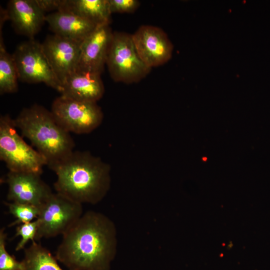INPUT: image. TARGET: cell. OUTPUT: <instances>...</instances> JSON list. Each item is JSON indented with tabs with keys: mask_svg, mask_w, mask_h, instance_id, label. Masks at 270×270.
I'll return each mask as SVG.
<instances>
[{
	"mask_svg": "<svg viewBox=\"0 0 270 270\" xmlns=\"http://www.w3.org/2000/svg\"><path fill=\"white\" fill-rule=\"evenodd\" d=\"M54 34L82 42L96 27L92 22L66 10L53 12L46 16Z\"/></svg>",
	"mask_w": 270,
	"mask_h": 270,
	"instance_id": "obj_15",
	"label": "cell"
},
{
	"mask_svg": "<svg viewBox=\"0 0 270 270\" xmlns=\"http://www.w3.org/2000/svg\"><path fill=\"white\" fill-rule=\"evenodd\" d=\"M106 65L114 81L126 84L138 82L152 69L140 57L132 34L118 32H114Z\"/></svg>",
	"mask_w": 270,
	"mask_h": 270,
	"instance_id": "obj_5",
	"label": "cell"
},
{
	"mask_svg": "<svg viewBox=\"0 0 270 270\" xmlns=\"http://www.w3.org/2000/svg\"><path fill=\"white\" fill-rule=\"evenodd\" d=\"M0 36V94L14 93L18 90V70L13 56L6 50Z\"/></svg>",
	"mask_w": 270,
	"mask_h": 270,
	"instance_id": "obj_18",
	"label": "cell"
},
{
	"mask_svg": "<svg viewBox=\"0 0 270 270\" xmlns=\"http://www.w3.org/2000/svg\"><path fill=\"white\" fill-rule=\"evenodd\" d=\"M38 227L36 220L28 222L18 225L16 228L14 237L20 236L21 239L16 246L15 250L19 251L24 250L26 244L29 240L36 241L35 238Z\"/></svg>",
	"mask_w": 270,
	"mask_h": 270,
	"instance_id": "obj_21",
	"label": "cell"
},
{
	"mask_svg": "<svg viewBox=\"0 0 270 270\" xmlns=\"http://www.w3.org/2000/svg\"><path fill=\"white\" fill-rule=\"evenodd\" d=\"M14 121L22 136L45 158L49 168L74 151L75 144L70 133L42 106L34 104L23 108Z\"/></svg>",
	"mask_w": 270,
	"mask_h": 270,
	"instance_id": "obj_3",
	"label": "cell"
},
{
	"mask_svg": "<svg viewBox=\"0 0 270 270\" xmlns=\"http://www.w3.org/2000/svg\"><path fill=\"white\" fill-rule=\"evenodd\" d=\"M9 114L0 118V159L9 171L31 172L41 174L47 165L45 158L26 144L16 132Z\"/></svg>",
	"mask_w": 270,
	"mask_h": 270,
	"instance_id": "obj_4",
	"label": "cell"
},
{
	"mask_svg": "<svg viewBox=\"0 0 270 270\" xmlns=\"http://www.w3.org/2000/svg\"><path fill=\"white\" fill-rule=\"evenodd\" d=\"M58 10L70 12L96 26L111 22L108 0H59Z\"/></svg>",
	"mask_w": 270,
	"mask_h": 270,
	"instance_id": "obj_16",
	"label": "cell"
},
{
	"mask_svg": "<svg viewBox=\"0 0 270 270\" xmlns=\"http://www.w3.org/2000/svg\"><path fill=\"white\" fill-rule=\"evenodd\" d=\"M104 92L100 74L76 70L64 82L60 93L75 100L96 102Z\"/></svg>",
	"mask_w": 270,
	"mask_h": 270,
	"instance_id": "obj_14",
	"label": "cell"
},
{
	"mask_svg": "<svg viewBox=\"0 0 270 270\" xmlns=\"http://www.w3.org/2000/svg\"><path fill=\"white\" fill-rule=\"evenodd\" d=\"M114 246L110 221L90 211L62 235L55 256L68 270H110Z\"/></svg>",
	"mask_w": 270,
	"mask_h": 270,
	"instance_id": "obj_1",
	"label": "cell"
},
{
	"mask_svg": "<svg viewBox=\"0 0 270 270\" xmlns=\"http://www.w3.org/2000/svg\"><path fill=\"white\" fill-rule=\"evenodd\" d=\"M12 55L20 80L29 84L43 82L61 92L62 84L52 70L42 44L29 39L20 43Z\"/></svg>",
	"mask_w": 270,
	"mask_h": 270,
	"instance_id": "obj_8",
	"label": "cell"
},
{
	"mask_svg": "<svg viewBox=\"0 0 270 270\" xmlns=\"http://www.w3.org/2000/svg\"><path fill=\"white\" fill-rule=\"evenodd\" d=\"M82 215V204L58 192L40 208L35 240L64 234Z\"/></svg>",
	"mask_w": 270,
	"mask_h": 270,
	"instance_id": "obj_6",
	"label": "cell"
},
{
	"mask_svg": "<svg viewBox=\"0 0 270 270\" xmlns=\"http://www.w3.org/2000/svg\"><path fill=\"white\" fill-rule=\"evenodd\" d=\"M5 204L8 206L9 212L16 218L8 224V227L32 222L38 218L40 212V208L30 204L14 202H6Z\"/></svg>",
	"mask_w": 270,
	"mask_h": 270,
	"instance_id": "obj_19",
	"label": "cell"
},
{
	"mask_svg": "<svg viewBox=\"0 0 270 270\" xmlns=\"http://www.w3.org/2000/svg\"><path fill=\"white\" fill-rule=\"evenodd\" d=\"M6 10L15 30L29 39H34L46 22L45 12L36 0H10Z\"/></svg>",
	"mask_w": 270,
	"mask_h": 270,
	"instance_id": "obj_13",
	"label": "cell"
},
{
	"mask_svg": "<svg viewBox=\"0 0 270 270\" xmlns=\"http://www.w3.org/2000/svg\"><path fill=\"white\" fill-rule=\"evenodd\" d=\"M50 111L66 130L76 134L92 132L101 124L104 116L96 102L77 100L62 95L54 100Z\"/></svg>",
	"mask_w": 270,
	"mask_h": 270,
	"instance_id": "obj_7",
	"label": "cell"
},
{
	"mask_svg": "<svg viewBox=\"0 0 270 270\" xmlns=\"http://www.w3.org/2000/svg\"><path fill=\"white\" fill-rule=\"evenodd\" d=\"M40 175L35 172L9 171L5 179L8 186V200L40 208L53 193Z\"/></svg>",
	"mask_w": 270,
	"mask_h": 270,
	"instance_id": "obj_10",
	"label": "cell"
},
{
	"mask_svg": "<svg viewBox=\"0 0 270 270\" xmlns=\"http://www.w3.org/2000/svg\"><path fill=\"white\" fill-rule=\"evenodd\" d=\"M7 234L5 228L0 230V270H24L22 260L18 262L6 248Z\"/></svg>",
	"mask_w": 270,
	"mask_h": 270,
	"instance_id": "obj_20",
	"label": "cell"
},
{
	"mask_svg": "<svg viewBox=\"0 0 270 270\" xmlns=\"http://www.w3.org/2000/svg\"><path fill=\"white\" fill-rule=\"evenodd\" d=\"M40 8L44 12H56L58 8V0H36Z\"/></svg>",
	"mask_w": 270,
	"mask_h": 270,
	"instance_id": "obj_23",
	"label": "cell"
},
{
	"mask_svg": "<svg viewBox=\"0 0 270 270\" xmlns=\"http://www.w3.org/2000/svg\"><path fill=\"white\" fill-rule=\"evenodd\" d=\"M56 256L36 241L24 249V270H63Z\"/></svg>",
	"mask_w": 270,
	"mask_h": 270,
	"instance_id": "obj_17",
	"label": "cell"
},
{
	"mask_svg": "<svg viewBox=\"0 0 270 270\" xmlns=\"http://www.w3.org/2000/svg\"><path fill=\"white\" fill-rule=\"evenodd\" d=\"M50 168L56 176V192L82 204L97 202L110 186V166L88 152L74 151Z\"/></svg>",
	"mask_w": 270,
	"mask_h": 270,
	"instance_id": "obj_2",
	"label": "cell"
},
{
	"mask_svg": "<svg viewBox=\"0 0 270 270\" xmlns=\"http://www.w3.org/2000/svg\"><path fill=\"white\" fill-rule=\"evenodd\" d=\"M108 2L112 14L132 12L140 5V2L136 0H108Z\"/></svg>",
	"mask_w": 270,
	"mask_h": 270,
	"instance_id": "obj_22",
	"label": "cell"
},
{
	"mask_svg": "<svg viewBox=\"0 0 270 270\" xmlns=\"http://www.w3.org/2000/svg\"><path fill=\"white\" fill-rule=\"evenodd\" d=\"M132 36L140 57L150 68L162 65L171 58L173 45L161 28L142 26Z\"/></svg>",
	"mask_w": 270,
	"mask_h": 270,
	"instance_id": "obj_9",
	"label": "cell"
},
{
	"mask_svg": "<svg viewBox=\"0 0 270 270\" xmlns=\"http://www.w3.org/2000/svg\"><path fill=\"white\" fill-rule=\"evenodd\" d=\"M113 34L110 24L97 26L82 43L76 70L101 74Z\"/></svg>",
	"mask_w": 270,
	"mask_h": 270,
	"instance_id": "obj_12",
	"label": "cell"
},
{
	"mask_svg": "<svg viewBox=\"0 0 270 270\" xmlns=\"http://www.w3.org/2000/svg\"><path fill=\"white\" fill-rule=\"evenodd\" d=\"M82 42L54 34L48 36L42 44L62 86L66 79L76 70Z\"/></svg>",
	"mask_w": 270,
	"mask_h": 270,
	"instance_id": "obj_11",
	"label": "cell"
}]
</instances>
